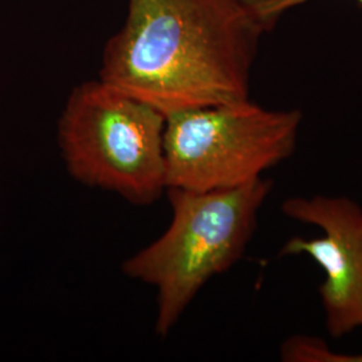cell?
<instances>
[{"label": "cell", "mask_w": 362, "mask_h": 362, "mask_svg": "<svg viewBox=\"0 0 362 362\" xmlns=\"http://www.w3.org/2000/svg\"><path fill=\"white\" fill-rule=\"evenodd\" d=\"M275 25L259 0H128L98 78L165 117L245 101Z\"/></svg>", "instance_id": "1"}, {"label": "cell", "mask_w": 362, "mask_h": 362, "mask_svg": "<svg viewBox=\"0 0 362 362\" xmlns=\"http://www.w3.org/2000/svg\"><path fill=\"white\" fill-rule=\"evenodd\" d=\"M272 189L263 177L233 189H167V231L121 267L130 279L155 287L157 336H168L208 281L243 257Z\"/></svg>", "instance_id": "2"}, {"label": "cell", "mask_w": 362, "mask_h": 362, "mask_svg": "<svg viewBox=\"0 0 362 362\" xmlns=\"http://www.w3.org/2000/svg\"><path fill=\"white\" fill-rule=\"evenodd\" d=\"M165 119L155 107L100 78L78 85L57 128L69 175L130 204H153L167 194Z\"/></svg>", "instance_id": "3"}, {"label": "cell", "mask_w": 362, "mask_h": 362, "mask_svg": "<svg viewBox=\"0 0 362 362\" xmlns=\"http://www.w3.org/2000/svg\"><path fill=\"white\" fill-rule=\"evenodd\" d=\"M302 113L272 110L250 98L167 117V189H233L258 180L297 148Z\"/></svg>", "instance_id": "4"}, {"label": "cell", "mask_w": 362, "mask_h": 362, "mask_svg": "<svg viewBox=\"0 0 362 362\" xmlns=\"http://www.w3.org/2000/svg\"><path fill=\"white\" fill-rule=\"evenodd\" d=\"M282 211L325 233L291 238L281 255H308L324 270L318 291L329 334L339 338L362 327V208L345 196L317 194L286 199Z\"/></svg>", "instance_id": "5"}, {"label": "cell", "mask_w": 362, "mask_h": 362, "mask_svg": "<svg viewBox=\"0 0 362 362\" xmlns=\"http://www.w3.org/2000/svg\"><path fill=\"white\" fill-rule=\"evenodd\" d=\"M281 356L287 362H362V354H336L321 339L306 336H294L286 339Z\"/></svg>", "instance_id": "6"}, {"label": "cell", "mask_w": 362, "mask_h": 362, "mask_svg": "<svg viewBox=\"0 0 362 362\" xmlns=\"http://www.w3.org/2000/svg\"><path fill=\"white\" fill-rule=\"evenodd\" d=\"M263 13H266L269 18L278 22L282 13L288 11L293 7L300 6L309 0H259ZM362 6V0H357Z\"/></svg>", "instance_id": "7"}]
</instances>
